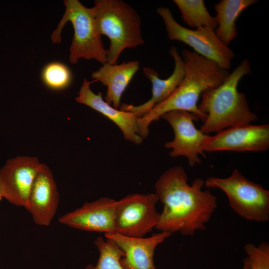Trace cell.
<instances>
[{
	"mask_svg": "<svg viewBox=\"0 0 269 269\" xmlns=\"http://www.w3.org/2000/svg\"><path fill=\"white\" fill-rule=\"evenodd\" d=\"M205 182L195 179L191 185L181 166L172 167L162 173L155 184V194L163 205L156 229L159 231L194 236L203 230L217 206V198Z\"/></svg>",
	"mask_w": 269,
	"mask_h": 269,
	"instance_id": "cell-1",
	"label": "cell"
},
{
	"mask_svg": "<svg viewBox=\"0 0 269 269\" xmlns=\"http://www.w3.org/2000/svg\"><path fill=\"white\" fill-rule=\"evenodd\" d=\"M181 57L185 74L180 85L168 99L137 119V133L143 139L148 134L149 125L169 111H187L204 122L206 115L198 108L200 97L205 90L221 84L230 73L213 61L189 50H183Z\"/></svg>",
	"mask_w": 269,
	"mask_h": 269,
	"instance_id": "cell-2",
	"label": "cell"
},
{
	"mask_svg": "<svg viewBox=\"0 0 269 269\" xmlns=\"http://www.w3.org/2000/svg\"><path fill=\"white\" fill-rule=\"evenodd\" d=\"M251 73L248 60L245 59L217 87L201 94L198 109L206 115L200 130L204 134L218 133L226 128L249 124L258 119L249 107L244 93L238 90L242 78Z\"/></svg>",
	"mask_w": 269,
	"mask_h": 269,
	"instance_id": "cell-3",
	"label": "cell"
},
{
	"mask_svg": "<svg viewBox=\"0 0 269 269\" xmlns=\"http://www.w3.org/2000/svg\"><path fill=\"white\" fill-rule=\"evenodd\" d=\"M97 29L108 37L107 62L116 64L126 48L144 44L141 18L137 12L122 0H96L91 7Z\"/></svg>",
	"mask_w": 269,
	"mask_h": 269,
	"instance_id": "cell-4",
	"label": "cell"
},
{
	"mask_svg": "<svg viewBox=\"0 0 269 269\" xmlns=\"http://www.w3.org/2000/svg\"><path fill=\"white\" fill-rule=\"evenodd\" d=\"M65 10L51 36L54 43L61 42V33L66 22L70 21L74 36L69 48V60L77 63L80 58L95 59L102 65L107 62V51L105 49L91 8L84 6L78 0H65Z\"/></svg>",
	"mask_w": 269,
	"mask_h": 269,
	"instance_id": "cell-5",
	"label": "cell"
},
{
	"mask_svg": "<svg viewBox=\"0 0 269 269\" xmlns=\"http://www.w3.org/2000/svg\"><path fill=\"white\" fill-rule=\"evenodd\" d=\"M205 186L217 188L226 195L231 208L248 221L265 222L269 219V191L246 178L237 169L226 178L209 177Z\"/></svg>",
	"mask_w": 269,
	"mask_h": 269,
	"instance_id": "cell-6",
	"label": "cell"
},
{
	"mask_svg": "<svg viewBox=\"0 0 269 269\" xmlns=\"http://www.w3.org/2000/svg\"><path fill=\"white\" fill-rule=\"evenodd\" d=\"M156 11L164 22L169 39L189 45L195 53L225 70L230 68L234 53L220 41L214 29L207 27L195 29L186 28L175 20L170 10L166 7L159 6Z\"/></svg>",
	"mask_w": 269,
	"mask_h": 269,
	"instance_id": "cell-7",
	"label": "cell"
},
{
	"mask_svg": "<svg viewBox=\"0 0 269 269\" xmlns=\"http://www.w3.org/2000/svg\"><path fill=\"white\" fill-rule=\"evenodd\" d=\"M155 193L128 194L118 201L115 218L116 233L135 238L144 237L155 228L160 213Z\"/></svg>",
	"mask_w": 269,
	"mask_h": 269,
	"instance_id": "cell-8",
	"label": "cell"
},
{
	"mask_svg": "<svg viewBox=\"0 0 269 269\" xmlns=\"http://www.w3.org/2000/svg\"><path fill=\"white\" fill-rule=\"evenodd\" d=\"M160 118L166 120L174 132L173 139L164 145L165 147L172 149L170 156L173 158L185 156L191 167L200 164L199 155L206 156L202 147L209 134L195 127L193 122L198 121V117L187 111L173 110L163 114Z\"/></svg>",
	"mask_w": 269,
	"mask_h": 269,
	"instance_id": "cell-9",
	"label": "cell"
},
{
	"mask_svg": "<svg viewBox=\"0 0 269 269\" xmlns=\"http://www.w3.org/2000/svg\"><path fill=\"white\" fill-rule=\"evenodd\" d=\"M269 148V125L246 124L226 128L214 135H209L202 149L207 152H260Z\"/></svg>",
	"mask_w": 269,
	"mask_h": 269,
	"instance_id": "cell-10",
	"label": "cell"
},
{
	"mask_svg": "<svg viewBox=\"0 0 269 269\" xmlns=\"http://www.w3.org/2000/svg\"><path fill=\"white\" fill-rule=\"evenodd\" d=\"M40 163L37 158L27 156L8 160L0 169L2 197L16 206L25 208Z\"/></svg>",
	"mask_w": 269,
	"mask_h": 269,
	"instance_id": "cell-11",
	"label": "cell"
},
{
	"mask_svg": "<svg viewBox=\"0 0 269 269\" xmlns=\"http://www.w3.org/2000/svg\"><path fill=\"white\" fill-rule=\"evenodd\" d=\"M118 201L103 197L86 202L80 207L59 218V222L70 227L89 232L115 233Z\"/></svg>",
	"mask_w": 269,
	"mask_h": 269,
	"instance_id": "cell-12",
	"label": "cell"
},
{
	"mask_svg": "<svg viewBox=\"0 0 269 269\" xmlns=\"http://www.w3.org/2000/svg\"><path fill=\"white\" fill-rule=\"evenodd\" d=\"M59 200L51 170L47 165L40 163L25 208L31 214L35 223L48 226L56 214Z\"/></svg>",
	"mask_w": 269,
	"mask_h": 269,
	"instance_id": "cell-13",
	"label": "cell"
},
{
	"mask_svg": "<svg viewBox=\"0 0 269 269\" xmlns=\"http://www.w3.org/2000/svg\"><path fill=\"white\" fill-rule=\"evenodd\" d=\"M171 235L159 231L148 237H130L116 233L104 234V236L112 240L124 252L121 263L125 269H156L155 250Z\"/></svg>",
	"mask_w": 269,
	"mask_h": 269,
	"instance_id": "cell-14",
	"label": "cell"
},
{
	"mask_svg": "<svg viewBox=\"0 0 269 269\" xmlns=\"http://www.w3.org/2000/svg\"><path fill=\"white\" fill-rule=\"evenodd\" d=\"M169 54L174 60V68L171 75L166 79L160 78L158 72L153 68L146 67L143 69L144 75L152 84L150 99L138 106L123 104L119 110L134 113L139 118L172 94L184 77L185 66L175 47L173 46L169 49Z\"/></svg>",
	"mask_w": 269,
	"mask_h": 269,
	"instance_id": "cell-15",
	"label": "cell"
},
{
	"mask_svg": "<svg viewBox=\"0 0 269 269\" xmlns=\"http://www.w3.org/2000/svg\"><path fill=\"white\" fill-rule=\"evenodd\" d=\"M94 82L96 81L83 79L76 101L99 112L114 122L120 128L126 140L136 144H140L143 139L137 134L138 118L134 113L117 109L108 104L103 99L101 92L94 93L90 88V85Z\"/></svg>",
	"mask_w": 269,
	"mask_h": 269,
	"instance_id": "cell-16",
	"label": "cell"
},
{
	"mask_svg": "<svg viewBox=\"0 0 269 269\" xmlns=\"http://www.w3.org/2000/svg\"><path fill=\"white\" fill-rule=\"evenodd\" d=\"M138 60L124 62L121 64L106 63L91 75L96 82L107 87L105 101L119 109L121 97L134 76L139 69Z\"/></svg>",
	"mask_w": 269,
	"mask_h": 269,
	"instance_id": "cell-17",
	"label": "cell"
},
{
	"mask_svg": "<svg viewBox=\"0 0 269 269\" xmlns=\"http://www.w3.org/2000/svg\"><path fill=\"white\" fill-rule=\"evenodd\" d=\"M257 0H222L214 8L217 26L215 31L220 41L228 46L237 36L236 22L240 14Z\"/></svg>",
	"mask_w": 269,
	"mask_h": 269,
	"instance_id": "cell-18",
	"label": "cell"
},
{
	"mask_svg": "<svg viewBox=\"0 0 269 269\" xmlns=\"http://www.w3.org/2000/svg\"><path fill=\"white\" fill-rule=\"evenodd\" d=\"M183 20L192 28L207 27L215 30L217 23L210 15L203 0H174Z\"/></svg>",
	"mask_w": 269,
	"mask_h": 269,
	"instance_id": "cell-19",
	"label": "cell"
},
{
	"mask_svg": "<svg viewBox=\"0 0 269 269\" xmlns=\"http://www.w3.org/2000/svg\"><path fill=\"white\" fill-rule=\"evenodd\" d=\"M98 237L94 244L99 252V257L95 266L89 265L85 269H125L121 260L124 252L112 240Z\"/></svg>",
	"mask_w": 269,
	"mask_h": 269,
	"instance_id": "cell-20",
	"label": "cell"
},
{
	"mask_svg": "<svg viewBox=\"0 0 269 269\" xmlns=\"http://www.w3.org/2000/svg\"><path fill=\"white\" fill-rule=\"evenodd\" d=\"M43 82L53 90H62L68 87L72 80V73L64 64L54 61L45 65L41 72Z\"/></svg>",
	"mask_w": 269,
	"mask_h": 269,
	"instance_id": "cell-21",
	"label": "cell"
},
{
	"mask_svg": "<svg viewBox=\"0 0 269 269\" xmlns=\"http://www.w3.org/2000/svg\"><path fill=\"white\" fill-rule=\"evenodd\" d=\"M244 249L247 255L249 269H269V244L262 242L257 246L248 243Z\"/></svg>",
	"mask_w": 269,
	"mask_h": 269,
	"instance_id": "cell-22",
	"label": "cell"
},
{
	"mask_svg": "<svg viewBox=\"0 0 269 269\" xmlns=\"http://www.w3.org/2000/svg\"><path fill=\"white\" fill-rule=\"evenodd\" d=\"M243 269H249L248 262L247 259L245 258L243 260Z\"/></svg>",
	"mask_w": 269,
	"mask_h": 269,
	"instance_id": "cell-23",
	"label": "cell"
},
{
	"mask_svg": "<svg viewBox=\"0 0 269 269\" xmlns=\"http://www.w3.org/2000/svg\"><path fill=\"white\" fill-rule=\"evenodd\" d=\"M3 198L2 195V192H1V185L0 183V202L1 200V199Z\"/></svg>",
	"mask_w": 269,
	"mask_h": 269,
	"instance_id": "cell-24",
	"label": "cell"
}]
</instances>
